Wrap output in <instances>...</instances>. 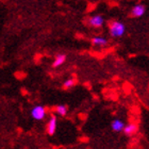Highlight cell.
<instances>
[{
  "mask_svg": "<svg viewBox=\"0 0 149 149\" xmlns=\"http://www.w3.org/2000/svg\"><path fill=\"white\" fill-rule=\"evenodd\" d=\"M109 29H110V34H111L112 37L123 36L125 34V31H126L124 24L120 22H117V20H112L109 25Z\"/></svg>",
  "mask_w": 149,
  "mask_h": 149,
  "instance_id": "cell-1",
  "label": "cell"
},
{
  "mask_svg": "<svg viewBox=\"0 0 149 149\" xmlns=\"http://www.w3.org/2000/svg\"><path fill=\"white\" fill-rule=\"evenodd\" d=\"M31 116L36 120H43L46 116V109L43 106H35L31 110Z\"/></svg>",
  "mask_w": 149,
  "mask_h": 149,
  "instance_id": "cell-2",
  "label": "cell"
},
{
  "mask_svg": "<svg viewBox=\"0 0 149 149\" xmlns=\"http://www.w3.org/2000/svg\"><path fill=\"white\" fill-rule=\"evenodd\" d=\"M103 22H104V18L101 15H95L90 17L88 19V25L93 28H100L102 27Z\"/></svg>",
  "mask_w": 149,
  "mask_h": 149,
  "instance_id": "cell-3",
  "label": "cell"
},
{
  "mask_svg": "<svg viewBox=\"0 0 149 149\" xmlns=\"http://www.w3.org/2000/svg\"><path fill=\"white\" fill-rule=\"evenodd\" d=\"M146 12V6L144 4H136L131 9V16L132 17H142Z\"/></svg>",
  "mask_w": 149,
  "mask_h": 149,
  "instance_id": "cell-4",
  "label": "cell"
},
{
  "mask_svg": "<svg viewBox=\"0 0 149 149\" xmlns=\"http://www.w3.org/2000/svg\"><path fill=\"white\" fill-rule=\"evenodd\" d=\"M56 115H52L50 117L49 120H48V123H47L46 131L49 135H53V134L56 133Z\"/></svg>",
  "mask_w": 149,
  "mask_h": 149,
  "instance_id": "cell-5",
  "label": "cell"
},
{
  "mask_svg": "<svg viewBox=\"0 0 149 149\" xmlns=\"http://www.w3.org/2000/svg\"><path fill=\"white\" fill-rule=\"evenodd\" d=\"M137 131H139V125L136 123H129L125 127L124 133L128 136H132L135 133H137Z\"/></svg>",
  "mask_w": 149,
  "mask_h": 149,
  "instance_id": "cell-6",
  "label": "cell"
},
{
  "mask_svg": "<svg viewBox=\"0 0 149 149\" xmlns=\"http://www.w3.org/2000/svg\"><path fill=\"white\" fill-rule=\"evenodd\" d=\"M125 127H126V125H125L124 120H121V119H113L111 123V128L113 131H116V132H119V131H124Z\"/></svg>",
  "mask_w": 149,
  "mask_h": 149,
  "instance_id": "cell-7",
  "label": "cell"
},
{
  "mask_svg": "<svg viewBox=\"0 0 149 149\" xmlns=\"http://www.w3.org/2000/svg\"><path fill=\"white\" fill-rule=\"evenodd\" d=\"M92 44L96 47H103L108 44V40L101 36H95V37H93V40H92Z\"/></svg>",
  "mask_w": 149,
  "mask_h": 149,
  "instance_id": "cell-8",
  "label": "cell"
},
{
  "mask_svg": "<svg viewBox=\"0 0 149 149\" xmlns=\"http://www.w3.org/2000/svg\"><path fill=\"white\" fill-rule=\"evenodd\" d=\"M66 61V56L65 54H58L56 56V59L53 61V64L52 66L53 67H59V66L63 65Z\"/></svg>",
  "mask_w": 149,
  "mask_h": 149,
  "instance_id": "cell-9",
  "label": "cell"
},
{
  "mask_svg": "<svg viewBox=\"0 0 149 149\" xmlns=\"http://www.w3.org/2000/svg\"><path fill=\"white\" fill-rule=\"evenodd\" d=\"M67 106H65V104H58V106L54 107V109H53V111L56 112V114L61 115V116H65L66 114H67Z\"/></svg>",
  "mask_w": 149,
  "mask_h": 149,
  "instance_id": "cell-10",
  "label": "cell"
},
{
  "mask_svg": "<svg viewBox=\"0 0 149 149\" xmlns=\"http://www.w3.org/2000/svg\"><path fill=\"white\" fill-rule=\"evenodd\" d=\"M74 84H76V80L72 79V78H69V79L65 80V82L63 83V88H64V90H68V88L74 86Z\"/></svg>",
  "mask_w": 149,
  "mask_h": 149,
  "instance_id": "cell-11",
  "label": "cell"
}]
</instances>
